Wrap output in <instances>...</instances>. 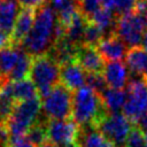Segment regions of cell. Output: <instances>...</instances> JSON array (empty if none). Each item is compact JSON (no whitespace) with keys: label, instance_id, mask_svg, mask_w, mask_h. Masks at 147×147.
Segmentation results:
<instances>
[{"label":"cell","instance_id":"6da1fadb","mask_svg":"<svg viewBox=\"0 0 147 147\" xmlns=\"http://www.w3.org/2000/svg\"><path fill=\"white\" fill-rule=\"evenodd\" d=\"M57 16L49 5H41L37 8L33 25L28 36L21 42L22 48L31 56L45 55L56 42Z\"/></svg>","mask_w":147,"mask_h":147},{"label":"cell","instance_id":"7a4b0ae2","mask_svg":"<svg viewBox=\"0 0 147 147\" xmlns=\"http://www.w3.org/2000/svg\"><path fill=\"white\" fill-rule=\"evenodd\" d=\"M107 115L101 96L90 86L85 85L72 94V121L78 126H95Z\"/></svg>","mask_w":147,"mask_h":147},{"label":"cell","instance_id":"3957f363","mask_svg":"<svg viewBox=\"0 0 147 147\" xmlns=\"http://www.w3.org/2000/svg\"><path fill=\"white\" fill-rule=\"evenodd\" d=\"M41 110V101L39 96L20 101L6 122L10 139L24 137L29 129L36 123V119Z\"/></svg>","mask_w":147,"mask_h":147},{"label":"cell","instance_id":"277c9868","mask_svg":"<svg viewBox=\"0 0 147 147\" xmlns=\"http://www.w3.org/2000/svg\"><path fill=\"white\" fill-rule=\"evenodd\" d=\"M60 64L48 55H39L32 59L29 77L41 96L46 95L60 83Z\"/></svg>","mask_w":147,"mask_h":147},{"label":"cell","instance_id":"5b68a950","mask_svg":"<svg viewBox=\"0 0 147 147\" xmlns=\"http://www.w3.org/2000/svg\"><path fill=\"white\" fill-rule=\"evenodd\" d=\"M41 99V109L49 119H68L71 116L72 94L63 84L55 85Z\"/></svg>","mask_w":147,"mask_h":147},{"label":"cell","instance_id":"8992f818","mask_svg":"<svg viewBox=\"0 0 147 147\" xmlns=\"http://www.w3.org/2000/svg\"><path fill=\"white\" fill-rule=\"evenodd\" d=\"M127 96L124 106V115L137 123L144 116H147V79L134 76L127 87Z\"/></svg>","mask_w":147,"mask_h":147},{"label":"cell","instance_id":"52a82bcc","mask_svg":"<svg viewBox=\"0 0 147 147\" xmlns=\"http://www.w3.org/2000/svg\"><path fill=\"white\" fill-rule=\"evenodd\" d=\"M145 29H146L145 15L134 10L130 14L118 17L114 33L127 47L133 48L141 45L142 37L146 32Z\"/></svg>","mask_w":147,"mask_h":147},{"label":"cell","instance_id":"ba28073f","mask_svg":"<svg viewBox=\"0 0 147 147\" xmlns=\"http://www.w3.org/2000/svg\"><path fill=\"white\" fill-rule=\"evenodd\" d=\"M98 131L116 147H124L125 140L132 130L131 121L122 113L107 114L95 125Z\"/></svg>","mask_w":147,"mask_h":147},{"label":"cell","instance_id":"9c48e42d","mask_svg":"<svg viewBox=\"0 0 147 147\" xmlns=\"http://www.w3.org/2000/svg\"><path fill=\"white\" fill-rule=\"evenodd\" d=\"M46 130L48 142L60 146L75 145L79 133L78 125L70 119H49Z\"/></svg>","mask_w":147,"mask_h":147},{"label":"cell","instance_id":"30bf717a","mask_svg":"<svg viewBox=\"0 0 147 147\" xmlns=\"http://www.w3.org/2000/svg\"><path fill=\"white\" fill-rule=\"evenodd\" d=\"M75 61L87 74H100L105 68V60L99 53L96 46L79 45Z\"/></svg>","mask_w":147,"mask_h":147},{"label":"cell","instance_id":"8fae6325","mask_svg":"<svg viewBox=\"0 0 147 147\" xmlns=\"http://www.w3.org/2000/svg\"><path fill=\"white\" fill-rule=\"evenodd\" d=\"M96 48L103 60L111 61H122L125 59L127 53V46L115 34H108L101 39V41L96 45Z\"/></svg>","mask_w":147,"mask_h":147},{"label":"cell","instance_id":"7c38bea8","mask_svg":"<svg viewBox=\"0 0 147 147\" xmlns=\"http://www.w3.org/2000/svg\"><path fill=\"white\" fill-rule=\"evenodd\" d=\"M87 72L76 62H69L61 65L60 82L70 91H77L85 86Z\"/></svg>","mask_w":147,"mask_h":147},{"label":"cell","instance_id":"4fadbf2b","mask_svg":"<svg viewBox=\"0 0 147 147\" xmlns=\"http://www.w3.org/2000/svg\"><path fill=\"white\" fill-rule=\"evenodd\" d=\"M102 76L108 87L123 90L129 80L127 67L122 61H111L105 64Z\"/></svg>","mask_w":147,"mask_h":147},{"label":"cell","instance_id":"5bb4252c","mask_svg":"<svg viewBox=\"0 0 147 147\" xmlns=\"http://www.w3.org/2000/svg\"><path fill=\"white\" fill-rule=\"evenodd\" d=\"M18 0H0V30L11 37L20 14Z\"/></svg>","mask_w":147,"mask_h":147},{"label":"cell","instance_id":"9a60e30c","mask_svg":"<svg viewBox=\"0 0 147 147\" xmlns=\"http://www.w3.org/2000/svg\"><path fill=\"white\" fill-rule=\"evenodd\" d=\"M22 47L5 46L0 48V82L6 83L9 80V76L15 68L20 57Z\"/></svg>","mask_w":147,"mask_h":147},{"label":"cell","instance_id":"2e32d148","mask_svg":"<svg viewBox=\"0 0 147 147\" xmlns=\"http://www.w3.org/2000/svg\"><path fill=\"white\" fill-rule=\"evenodd\" d=\"M34 15H36V11L34 9H31V8H23L20 11L13 33H11V42L16 45L23 41V39L28 36V33L30 32L33 25Z\"/></svg>","mask_w":147,"mask_h":147},{"label":"cell","instance_id":"e0dca14e","mask_svg":"<svg viewBox=\"0 0 147 147\" xmlns=\"http://www.w3.org/2000/svg\"><path fill=\"white\" fill-rule=\"evenodd\" d=\"M127 68L134 76H140L147 79V52L142 47L130 48L125 56Z\"/></svg>","mask_w":147,"mask_h":147},{"label":"cell","instance_id":"ac0fdd59","mask_svg":"<svg viewBox=\"0 0 147 147\" xmlns=\"http://www.w3.org/2000/svg\"><path fill=\"white\" fill-rule=\"evenodd\" d=\"M100 96L106 111L108 114H115V113H121V110L124 109L127 93L124 90L107 87L100 94Z\"/></svg>","mask_w":147,"mask_h":147},{"label":"cell","instance_id":"d6986e66","mask_svg":"<svg viewBox=\"0 0 147 147\" xmlns=\"http://www.w3.org/2000/svg\"><path fill=\"white\" fill-rule=\"evenodd\" d=\"M85 130L78 133L76 147H116L108 139H106L94 126H84Z\"/></svg>","mask_w":147,"mask_h":147},{"label":"cell","instance_id":"ffe728a7","mask_svg":"<svg viewBox=\"0 0 147 147\" xmlns=\"http://www.w3.org/2000/svg\"><path fill=\"white\" fill-rule=\"evenodd\" d=\"M48 5L55 11L59 22L65 28L79 11L78 0H49Z\"/></svg>","mask_w":147,"mask_h":147},{"label":"cell","instance_id":"44dd1931","mask_svg":"<svg viewBox=\"0 0 147 147\" xmlns=\"http://www.w3.org/2000/svg\"><path fill=\"white\" fill-rule=\"evenodd\" d=\"M87 23H88V20L80 11H78L74 16L71 22L67 25L64 38L69 42L76 45V46L82 45L83 44V37H84L85 28H86Z\"/></svg>","mask_w":147,"mask_h":147},{"label":"cell","instance_id":"7402d4cb","mask_svg":"<svg viewBox=\"0 0 147 147\" xmlns=\"http://www.w3.org/2000/svg\"><path fill=\"white\" fill-rule=\"evenodd\" d=\"M8 86H9L11 95L18 102L36 98L39 94L34 84L31 82V79H28V78L16 80V82L8 80Z\"/></svg>","mask_w":147,"mask_h":147},{"label":"cell","instance_id":"603a6c76","mask_svg":"<svg viewBox=\"0 0 147 147\" xmlns=\"http://www.w3.org/2000/svg\"><path fill=\"white\" fill-rule=\"evenodd\" d=\"M88 21L92 22L93 24H95L99 29H101L103 31V33L109 32L110 29H113V28L115 30V25H116L115 14L111 10L106 9L103 7H101L98 11H95ZM109 34H111V33L109 32Z\"/></svg>","mask_w":147,"mask_h":147},{"label":"cell","instance_id":"cb8c5ba5","mask_svg":"<svg viewBox=\"0 0 147 147\" xmlns=\"http://www.w3.org/2000/svg\"><path fill=\"white\" fill-rule=\"evenodd\" d=\"M31 64H32L31 55L28 54V53L22 48L21 54H20V57H18V60H17V63H16L15 68L13 69L10 76H9V80H10V82H16V80L25 79V78L29 76V74H30Z\"/></svg>","mask_w":147,"mask_h":147},{"label":"cell","instance_id":"d4e9b609","mask_svg":"<svg viewBox=\"0 0 147 147\" xmlns=\"http://www.w3.org/2000/svg\"><path fill=\"white\" fill-rule=\"evenodd\" d=\"M25 137L37 147L42 146L44 144H46L48 141L47 139V130H46V125L41 124V123H34L29 131L26 132Z\"/></svg>","mask_w":147,"mask_h":147},{"label":"cell","instance_id":"484cf974","mask_svg":"<svg viewBox=\"0 0 147 147\" xmlns=\"http://www.w3.org/2000/svg\"><path fill=\"white\" fill-rule=\"evenodd\" d=\"M103 37H105L103 31L101 29H99L95 24H93L92 22L88 21V23L85 28V32H84V37H83V44L84 45L96 46Z\"/></svg>","mask_w":147,"mask_h":147},{"label":"cell","instance_id":"4316f807","mask_svg":"<svg viewBox=\"0 0 147 147\" xmlns=\"http://www.w3.org/2000/svg\"><path fill=\"white\" fill-rule=\"evenodd\" d=\"M124 147H146L145 132L138 126L132 127L125 140Z\"/></svg>","mask_w":147,"mask_h":147},{"label":"cell","instance_id":"83f0119b","mask_svg":"<svg viewBox=\"0 0 147 147\" xmlns=\"http://www.w3.org/2000/svg\"><path fill=\"white\" fill-rule=\"evenodd\" d=\"M78 6H79V11L87 20H90L92 15L102 7L101 0H78Z\"/></svg>","mask_w":147,"mask_h":147},{"label":"cell","instance_id":"f1b7e54d","mask_svg":"<svg viewBox=\"0 0 147 147\" xmlns=\"http://www.w3.org/2000/svg\"><path fill=\"white\" fill-rule=\"evenodd\" d=\"M138 0H115L114 5V14L119 17L126 14H130L136 10Z\"/></svg>","mask_w":147,"mask_h":147},{"label":"cell","instance_id":"f546056e","mask_svg":"<svg viewBox=\"0 0 147 147\" xmlns=\"http://www.w3.org/2000/svg\"><path fill=\"white\" fill-rule=\"evenodd\" d=\"M86 84H87V86L93 88L99 94H101L108 87L107 84H106V80L102 76V72H100V74H87Z\"/></svg>","mask_w":147,"mask_h":147},{"label":"cell","instance_id":"4dcf8cb0","mask_svg":"<svg viewBox=\"0 0 147 147\" xmlns=\"http://www.w3.org/2000/svg\"><path fill=\"white\" fill-rule=\"evenodd\" d=\"M8 147H37V146H34V145L24 136V137L10 139V142H9V146H8Z\"/></svg>","mask_w":147,"mask_h":147},{"label":"cell","instance_id":"1f68e13d","mask_svg":"<svg viewBox=\"0 0 147 147\" xmlns=\"http://www.w3.org/2000/svg\"><path fill=\"white\" fill-rule=\"evenodd\" d=\"M44 1L45 0H18L20 5L23 8H31V9L40 7L41 5H44Z\"/></svg>","mask_w":147,"mask_h":147},{"label":"cell","instance_id":"d6a6232c","mask_svg":"<svg viewBox=\"0 0 147 147\" xmlns=\"http://www.w3.org/2000/svg\"><path fill=\"white\" fill-rule=\"evenodd\" d=\"M10 41H11V37L0 30V48H2L5 46H8V44Z\"/></svg>","mask_w":147,"mask_h":147},{"label":"cell","instance_id":"836d02e7","mask_svg":"<svg viewBox=\"0 0 147 147\" xmlns=\"http://www.w3.org/2000/svg\"><path fill=\"white\" fill-rule=\"evenodd\" d=\"M114 5H115V0H101V6L106 9L111 10V11L114 10Z\"/></svg>","mask_w":147,"mask_h":147},{"label":"cell","instance_id":"e575fe53","mask_svg":"<svg viewBox=\"0 0 147 147\" xmlns=\"http://www.w3.org/2000/svg\"><path fill=\"white\" fill-rule=\"evenodd\" d=\"M141 47L147 52V31L145 32L144 37H142V40H141Z\"/></svg>","mask_w":147,"mask_h":147},{"label":"cell","instance_id":"d590c367","mask_svg":"<svg viewBox=\"0 0 147 147\" xmlns=\"http://www.w3.org/2000/svg\"><path fill=\"white\" fill-rule=\"evenodd\" d=\"M40 147H76V145H71V146H60V145H53V144H51V142H46V144H44L42 146H40Z\"/></svg>","mask_w":147,"mask_h":147},{"label":"cell","instance_id":"8d00e7d4","mask_svg":"<svg viewBox=\"0 0 147 147\" xmlns=\"http://www.w3.org/2000/svg\"><path fill=\"white\" fill-rule=\"evenodd\" d=\"M145 22H146V28H147V14L145 15Z\"/></svg>","mask_w":147,"mask_h":147},{"label":"cell","instance_id":"74e56055","mask_svg":"<svg viewBox=\"0 0 147 147\" xmlns=\"http://www.w3.org/2000/svg\"><path fill=\"white\" fill-rule=\"evenodd\" d=\"M145 138H146V147H147V132H145Z\"/></svg>","mask_w":147,"mask_h":147},{"label":"cell","instance_id":"f35d334b","mask_svg":"<svg viewBox=\"0 0 147 147\" xmlns=\"http://www.w3.org/2000/svg\"><path fill=\"white\" fill-rule=\"evenodd\" d=\"M2 85H3V83H1V82H0V87H1Z\"/></svg>","mask_w":147,"mask_h":147},{"label":"cell","instance_id":"ab89813d","mask_svg":"<svg viewBox=\"0 0 147 147\" xmlns=\"http://www.w3.org/2000/svg\"><path fill=\"white\" fill-rule=\"evenodd\" d=\"M146 1H147V0H146Z\"/></svg>","mask_w":147,"mask_h":147}]
</instances>
